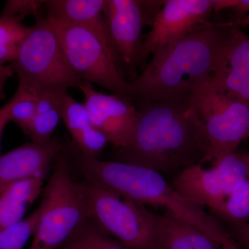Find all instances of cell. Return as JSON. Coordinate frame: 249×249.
<instances>
[{"mask_svg": "<svg viewBox=\"0 0 249 249\" xmlns=\"http://www.w3.org/2000/svg\"><path fill=\"white\" fill-rule=\"evenodd\" d=\"M129 145L117 149L116 161L171 173L202 165L209 142L191 91L139 103Z\"/></svg>", "mask_w": 249, "mask_h": 249, "instance_id": "1", "label": "cell"}, {"mask_svg": "<svg viewBox=\"0 0 249 249\" xmlns=\"http://www.w3.org/2000/svg\"><path fill=\"white\" fill-rule=\"evenodd\" d=\"M235 21L209 23L152 57L129 82L130 99L142 103L191 91L198 80L213 75Z\"/></svg>", "mask_w": 249, "mask_h": 249, "instance_id": "2", "label": "cell"}, {"mask_svg": "<svg viewBox=\"0 0 249 249\" xmlns=\"http://www.w3.org/2000/svg\"><path fill=\"white\" fill-rule=\"evenodd\" d=\"M73 152L88 181L142 206L165 207L220 243L229 234L215 217L178 194L159 172L140 165L89 158L76 150Z\"/></svg>", "mask_w": 249, "mask_h": 249, "instance_id": "3", "label": "cell"}, {"mask_svg": "<svg viewBox=\"0 0 249 249\" xmlns=\"http://www.w3.org/2000/svg\"><path fill=\"white\" fill-rule=\"evenodd\" d=\"M61 154L42 196L38 221L29 249H57L88 218L80 183L72 178L70 163Z\"/></svg>", "mask_w": 249, "mask_h": 249, "instance_id": "4", "label": "cell"}, {"mask_svg": "<svg viewBox=\"0 0 249 249\" xmlns=\"http://www.w3.org/2000/svg\"><path fill=\"white\" fill-rule=\"evenodd\" d=\"M192 92L209 142L202 164L235 152L249 138V106L222 89L212 76L196 81Z\"/></svg>", "mask_w": 249, "mask_h": 249, "instance_id": "5", "label": "cell"}, {"mask_svg": "<svg viewBox=\"0 0 249 249\" xmlns=\"http://www.w3.org/2000/svg\"><path fill=\"white\" fill-rule=\"evenodd\" d=\"M88 217L127 249H152L157 214L106 187L80 183Z\"/></svg>", "mask_w": 249, "mask_h": 249, "instance_id": "6", "label": "cell"}, {"mask_svg": "<svg viewBox=\"0 0 249 249\" xmlns=\"http://www.w3.org/2000/svg\"><path fill=\"white\" fill-rule=\"evenodd\" d=\"M11 66L21 85L79 89L85 83L67 61L47 18L36 19Z\"/></svg>", "mask_w": 249, "mask_h": 249, "instance_id": "7", "label": "cell"}, {"mask_svg": "<svg viewBox=\"0 0 249 249\" xmlns=\"http://www.w3.org/2000/svg\"><path fill=\"white\" fill-rule=\"evenodd\" d=\"M72 70L80 79L96 83L121 97H130L129 82L102 42L84 28L47 17ZM130 99V98H129Z\"/></svg>", "mask_w": 249, "mask_h": 249, "instance_id": "8", "label": "cell"}, {"mask_svg": "<svg viewBox=\"0 0 249 249\" xmlns=\"http://www.w3.org/2000/svg\"><path fill=\"white\" fill-rule=\"evenodd\" d=\"M163 1L107 0L104 16L111 41L124 63V71L135 79L140 65L144 36L142 29L151 25Z\"/></svg>", "mask_w": 249, "mask_h": 249, "instance_id": "9", "label": "cell"}, {"mask_svg": "<svg viewBox=\"0 0 249 249\" xmlns=\"http://www.w3.org/2000/svg\"><path fill=\"white\" fill-rule=\"evenodd\" d=\"M213 0H166L144 36L140 64L211 23Z\"/></svg>", "mask_w": 249, "mask_h": 249, "instance_id": "10", "label": "cell"}, {"mask_svg": "<svg viewBox=\"0 0 249 249\" xmlns=\"http://www.w3.org/2000/svg\"><path fill=\"white\" fill-rule=\"evenodd\" d=\"M79 89L85 96L84 104L94 128L117 149L129 145L137 119V108L129 98L106 94L85 82Z\"/></svg>", "mask_w": 249, "mask_h": 249, "instance_id": "11", "label": "cell"}, {"mask_svg": "<svg viewBox=\"0 0 249 249\" xmlns=\"http://www.w3.org/2000/svg\"><path fill=\"white\" fill-rule=\"evenodd\" d=\"M63 151L53 138L47 143L31 142L0 157V187L28 178H44Z\"/></svg>", "mask_w": 249, "mask_h": 249, "instance_id": "12", "label": "cell"}, {"mask_svg": "<svg viewBox=\"0 0 249 249\" xmlns=\"http://www.w3.org/2000/svg\"><path fill=\"white\" fill-rule=\"evenodd\" d=\"M106 1L107 0H52L46 1L45 5L47 17L71 23L92 33L107 49L123 73L124 63L111 41L105 19Z\"/></svg>", "mask_w": 249, "mask_h": 249, "instance_id": "13", "label": "cell"}, {"mask_svg": "<svg viewBox=\"0 0 249 249\" xmlns=\"http://www.w3.org/2000/svg\"><path fill=\"white\" fill-rule=\"evenodd\" d=\"M222 89L249 107V36L235 24L212 75Z\"/></svg>", "mask_w": 249, "mask_h": 249, "instance_id": "14", "label": "cell"}, {"mask_svg": "<svg viewBox=\"0 0 249 249\" xmlns=\"http://www.w3.org/2000/svg\"><path fill=\"white\" fill-rule=\"evenodd\" d=\"M173 187L187 200L201 208L208 206L213 213L227 197L215 166L205 169L195 164L183 168L174 178Z\"/></svg>", "mask_w": 249, "mask_h": 249, "instance_id": "15", "label": "cell"}, {"mask_svg": "<svg viewBox=\"0 0 249 249\" xmlns=\"http://www.w3.org/2000/svg\"><path fill=\"white\" fill-rule=\"evenodd\" d=\"M152 249H221V243L166 211L157 214Z\"/></svg>", "mask_w": 249, "mask_h": 249, "instance_id": "16", "label": "cell"}, {"mask_svg": "<svg viewBox=\"0 0 249 249\" xmlns=\"http://www.w3.org/2000/svg\"><path fill=\"white\" fill-rule=\"evenodd\" d=\"M61 116L75 148L84 157L98 159L109 142L91 124L84 104L67 92L62 99Z\"/></svg>", "mask_w": 249, "mask_h": 249, "instance_id": "17", "label": "cell"}, {"mask_svg": "<svg viewBox=\"0 0 249 249\" xmlns=\"http://www.w3.org/2000/svg\"><path fill=\"white\" fill-rule=\"evenodd\" d=\"M24 86L32 88L36 98L35 117L27 135L31 142L47 143L53 139L54 131L59 121L62 120V99L67 89L36 85Z\"/></svg>", "mask_w": 249, "mask_h": 249, "instance_id": "18", "label": "cell"}, {"mask_svg": "<svg viewBox=\"0 0 249 249\" xmlns=\"http://www.w3.org/2000/svg\"><path fill=\"white\" fill-rule=\"evenodd\" d=\"M44 180L28 178L0 187V232L24 219L29 206L40 196Z\"/></svg>", "mask_w": 249, "mask_h": 249, "instance_id": "19", "label": "cell"}, {"mask_svg": "<svg viewBox=\"0 0 249 249\" xmlns=\"http://www.w3.org/2000/svg\"><path fill=\"white\" fill-rule=\"evenodd\" d=\"M57 249H127L105 233L94 221L87 218Z\"/></svg>", "mask_w": 249, "mask_h": 249, "instance_id": "20", "label": "cell"}, {"mask_svg": "<svg viewBox=\"0 0 249 249\" xmlns=\"http://www.w3.org/2000/svg\"><path fill=\"white\" fill-rule=\"evenodd\" d=\"M23 19L10 15H0V65L12 62L31 30Z\"/></svg>", "mask_w": 249, "mask_h": 249, "instance_id": "21", "label": "cell"}, {"mask_svg": "<svg viewBox=\"0 0 249 249\" xmlns=\"http://www.w3.org/2000/svg\"><path fill=\"white\" fill-rule=\"evenodd\" d=\"M214 166L227 196L249 180V154L232 152L215 161Z\"/></svg>", "mask_w": 249, "mask_h": 249, "instance_id": "22", "label": "cell"}, {"mask_svg": "<svg viewBox=\"0 0 249 249\" xmlns=\"http://www.w3.org/2000/svg\"><path fill=\"white\" fill-rule=\"evenodd\" d=\"M9 103V121L15 123L27 134L35 117L36 98L34 89L30 87L19 85Z\"/></svg>", "mask_w": 249, "mask_h": 249, "instance_id": "23", "label": "cell"}, {"mask_svg": "<svg viewBox=\"0 0 249 249\" xmlns=\"http://www.w3.org/2000/svg\"><path fill=\"white\" fill-rule=\"evenodd\" d=\"M214 214L229 224L249 222V181L241 185L227 196L222 207Z\"/></svg>", "mask_w": 249, "mask_h": 249, "instance_id": "24", "label": "cell"}, {"mask_svg": "<svg viewBox=\"0 0 249 249\" xmlns=\"http://www.w3.org/2000/svg\"><path fill=\"white\" fill-rule=\"evenodd\" d=\"M38 217L37 209L29 217L0 232V249H24L34 235Z\"/></svg>", "mask_w": 249, "mask_h": 249, "instance_id": "25", "label": "cell"}, {"mask_svg": "<svg viewBox=\"0 0 249 249\" xmlns=\"http://www.w3.org/2000/svg\"><path fill=\"white\" fill-rule=\"evenodd\" d=\"M46 1H18L11 0L6 1L4 9L1 14L10 15V16H17L24 18L28 15H31L36 19L40 18V10L42 6L45 4Z\"/></svg>", "mask_w": 249, "mask_h": 249, "instance_id": "26", "label": "cell"}, {"mask_svg": "<svg viewBox=\"0 0 249 249\" xmlns=\"http://www.w3.org/2000/svg\"><path fill=\"white\" fill-rule=\"evenodd\" d=\"M232 235L245 249H249V222L230 224Z\"/></svg>", "mask_w": 249, "mask_h": 249, "instance_id": "27", "label": "cell"}, {"mask_svg": "<svg viewBox=\"0 0 249 249\" xmlns=\"http://www.w3.org/2000/svg\"><path fill=\"white\" fill-rule=\"evenodd\" d=\"M14 73V70L11 65L6 66V65H0V100L4 99L6 98L5 85Z\"/></svg>", "mask_w": 249, "mask_h": 249, "instance_id": "28", "label": "cell"}, {"mask_svg": "<svg viewBox=\"0 0 249 249\" xmlns=\"http://www.w3.org/2000/svg\"><path fill=\"white\" fill-rule=\"evenodd\" d=\"M10 104L9 102L6 103L4 106L0 107V148H1V140L3 132L6 124L10 122L9 121Z\"/></svg>", "mask_w": 249, "mask_h": 249, "instance_id": "29", "label": "cell"}, {"mask_svg": "<svg viewBox=\"0 0 249 249\" xmlns=\"http://www.w3.org/2000/svg\"><path fill=\"white\" fill-rule=\"evenodd\" d=\"M221 249H241L234 241L231 236L228 234L221 242Z\"/></svg>", "mask_w": 249, "mask_h": 249, "instance_id": "30", "label": "cell"}, {"mask_svg": "<svg viewBox=\"0 0 249 249\" xmlns=\"http://www.w3.org/2000/svg\"><path fill=\"white\" fill-rule=\"evenodd\" d=\"M238 25L249 26V14L240 22H237Z\"/></svg>", "mask_w": 249, "mask_h": 249, "instance_id": "31", "label": "cell"}, {"mask_svg": "<svg viewBox=\"0 0 249 249\" xmlns=\"http://www.w3.org/2000/svg\"></svg>", "mask_w": 249, "mask_h": 249, "instance_id": "32", "label": "cell"}]
</instances>
